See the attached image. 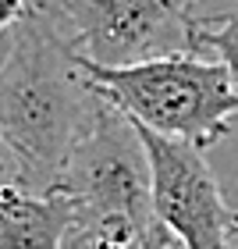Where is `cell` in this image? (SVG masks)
Listing matches in <instances>:
<instances>
[{
	"mask_svg": "<svg viewBox=\"0 0 238 249\" xmlns=\"http://www.w3.org/2000/svg\"><path fill=\"white\" fill-rule=\"evenodd\" d=\"M61 4H39L11 29L0 61V182L57 189L75 146L100 118Z\"/></svg>",
	"mask_w": 238,
	"mask_h": 249,
	"instance_id": "obj_1",
	"label": "cell"
},
{
	"mask_svg": "<svg viewBox=\"0 0 238 249\" xmlns=\"http://www.w3.org/2000/svg\"><path fill=\"white\" fill-rule=\"evenodd\" d=\"M57 189L75 207L68 249H142L171 235L153 207L142 132L110 100H103L96 124L75 146Z\"/></svg>",
	"mask_w": 238,
	"mask_h": 249,
	"instance_id": "obj_2",
	"label": "cell"
},
{
	"mask_svg": "<svg viewBox=\"0 0 238 249\" xmlns=\"http://www.w3.org/2000/svg\"><path fill=\"white\" fill-rule=\"evenodd\" d=\"M75 57L100 96L150 132L196 142L199 150H210L231 132V118L238 114V86L221 61H203L188 50L121 68L96 64L78 50Z\"/></svg>",
	"mask_w": 238,
	"mask_h": 249,
	"instance_id": "obj_3",
	"label": "cell"
},
{
	"mask_svg": "<svg viewBox=\"0 0 238 249\" xmlns=\"http://www.w3.org/2000/svg\"><path fill=\"white\" fill-rule=\"evenodd\" d=\"M196 0H61L71 43L96 64H139L188 50Z\"/></svg>",
	"mask_w": 238,
	"mask_h": 249,
	"instance_id": "obj_4",
	"label": "cell"
},
{
	"mask_svg": "<svg viewBox=\"0 0 238 249\" xmlns=\"http://www.w3.org/2000/svg\"><path fill=\"white\" fill-rule=\"evenodd\" d=\"M139 132L153 171V207L160 224L185 249H228V235L238 231V210L224 203L206 150L150 132L146 124H139Z\"/></svg>",
	"mask_w": 238,
	"mask_h": 249,
	"instance_id": "obj_5",
	"label": "cell"
},
{
	"mask_svg": "<svg viewBox=\"0 0 238 249\" xmlns=\"http://www.w3.org/2000/svg\"><path fill=\"white\" fill-rule=\"evenodd\" d=\"M75 207L68 192H32L0 182V249H68Z\"/></svg>",
	"mask_w": 238,
	"mask_h": 249,
	"instance_id": "obj_6",
	"label": "cell"
},
{
	"mask_svg": "<svg viewBox=\"0 0 238 249\" xmlns=\"http://www.w3.org/2000/svg\"><path fill=\"white\" fill-rule=\"evenodd\" d=\"M213 50L217 61L228 68V75L238 86V18L224 15V18H196L188 21V53H203Z\"/></svg>",
	"mask_w": 238,
	"mask_h": 249,
	"instance_id": "obj_7",
	"label": "cell"
},
{
	"mask_svg": "<svg viewBox=\"0 0 238 249\" xmlns=\"http://www.w3.org/2000/svg\"><path fill=\"white\" fill-rule=\"evenodd\" d=\"M39 0H0V32H11Z\"/></svg>",
	"mask_w": 238,
	"mask_h": 249,
	"instance_id": "obj_8",
	"label": "cell"
},
{
	"mask_svg": "<svg viewBox=\"0 0 238 249\" xmlns=\"http://www.w3.org/2000/svg\"><path fill=\"white\" fill-rule=\"evenodd\" d=\"M142 249H185L174 235H167V239H160V242H153V246H142Z\"/></svg>",
	"mask_w": 238,
	"mask_h": 249,
	"instance_id": "obj_9",
	"label": "cell"
}]
</instances>
